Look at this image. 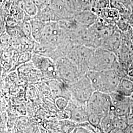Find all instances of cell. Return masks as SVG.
<instances>
[{"label": "cell", "mask_w": 133, "mask_h": 133, "mask_svg": "<svg viewBox=\"0 0 133 133\" xmlns=\"http://www.w3.org/2000/svg\"><path fill=\"white\" fill-rule=\"evenodd\" d=\"M117 60V57L114 53L101 47L97 48L91 58L89 71H102L111 70Z\"/></svg>", "instance_id": "obj_1"}, {"label": "cell", "mask_w": 133, "mask_h": 133, "mask_svg": "<svg viewBox=\"0 0 133 133\" xmlns=\"http://www.w3.org/2000/svg\"><path fill=\"white\" fill-rule=\"evenodd\" d=\"M55 63L59 78L66 84L77 81L85 75L78 66L66 56L59 58Z\"/></svg>", "instance_id": "obj_2"}, {"label": "cell", "mask_w": 133, "mask_h": 133, "mask_svg": "<svg viewBox=\"0 0 133 133\" xmlns=\"http://www.w3.org/2000/svg\"><path fill=\"white\" fill-rule=\"evenodd\" d=\"M71 99L86 104L95 91L86 74L72 83L67 84Z\"/></svg>", "instance_id": "obj_3"}, {"label": "cell", "mask_w": 133, "mask_h": 133, "mask_svg": "<svg viewBox=\"0 0 133 133\" xmlns=\"http://www.w3.org/2000/svg\"><path fill=\"white\" fill-rule=\"evenodd\" d=\"M95 49L73 43L66 54V57L74 62L86 75L89 71V64Z\"/></svg>", "instance_id": "obj_4"}, {"label": "cell", "mask_w": 133, "mask_h": 133, "mask_svg": "<svg viewBox=\"0 0 133 133\" xmlns=\"http://www.w3.org/2000/svg\"><path fill=\"white\" fill-rule=\"evenodd\" d=\"M88 113L98 115L103 118L110 114L111 100L109 94L94 91L86 103Z\"/></svg>", "instance_id": "obj_5"}, {"label": "cell", "mask_w": 133, "mask_h": 133, "mask_svg": "<svg viewBox=\"0 0 133 133\" xmlns=\"http://www.w3.org/2000/svg\"><path fill=\"white\" fill-rule=\"evenodd\" d=\"M31 61L42 74L43 80L59 78L55 63L51 58L33 53Z\"/></svg>", "instance_id": "obj_6"}, {"label": "cell", "mask_w": 133, "mask_h": 133, "mask_svg": "<svg viewBox=\"0 0 133 133\" xmlns=\"http://www.w3.org/2000/svg\"><path fill=\"white\" fill-rule=\"evenodd\" d=\"M111 100L110 112L117 116H127L131 112L130 97L114 92L109 94Z\"/></svg>", "instance_id": "obj_7"}, {"label": "cell", "mask_w": 133, "mask_h": 133, "mask_svg": "<svg viewBox=\"0 0 133 133\" xmlns=\"http://www.w3.org/2000/svg\"><path fill=\"white\" fill-rule=\"evenodd\" d=\"M66 109L70 112V120L71 122L78 124L87 121L89 113L86 104L81 103L71 99Z\"/></svg>", "instance_id": "obj_8"}, {"label": "cell", "mask_w": 133, "mask_h": 133, "mask_svg": "<svg viewBox=\"0 0 133 133\" xmlns=\"http://www.w3.org/2000/svg\"><path fill=\"white\" fill-rule=\"evenodd\" d=\"M121 78L113 70L101 71L100 92L110 94L116 90Z\"/></svg>", "instance_id": "obj_9"}, {"label": "cell", "mask_w": 133, "mask_h": 133, "mask_svg": "<svg viewBox=\"0 0 133 133\" xmlns=\"http://www.w3.org/2000/svg\"><path fill=\"white\" fill-rule=\"evenodd\" d=\"M122 33L116 27L114 32L102 43L100 47L117 55L122 43Z\"/></svg>", "instance_id": "obj_10"}, {"label": "cell", "mask_w": 133, "mask_h": 133, "mask_svg": "<svg viewBox=\"0 0 133 133\" xmlns=\"http://www.w3.org/2000/svg\"><path fill=\"white\" fill-rule=\"evenodd\" d=\"M98 16L92 10H81L75 14L74 19L80 26L89 27L95 23Z\"/></svg>", "instance_id": "obj_11"}, {"label": "cell", "mask_w": 133, "mask_h": 133, "mask_svg": "<svg viewBox=\"0 0 133 133\" xmlns=\"http://www.w3.org/2000/svg\"><path fill=\"white\" fill-rule=\"evenodd\" d=\"M95 13L98 18L109 24L115 25L120 17L119 11L110 6L97 10Z\"/></svg>", "instance_id": "obj_12"}, {"label": "cell", "mask_w": 133, "mask_h": 133, "mask_svg": "<svg viewBox=\"0 0 133 133\" xmlns=\"http://www.w3.org/2000/svg\"><path fill=\"white\" fill-rule=\"evenodd\" d=\"M34 17L44 23L51 21H58L55 12L49 5L38 10L37 14Z\"/></svg>", "instance_id": "obj_13"}, {"label": "cell", "mask_w": 133, "mask_h": 133, "mask_svg": "<svg viewBox=\"0 0 133 133\" xmlns=\"http://www.w3.org/2000/svg\"><path fill=\"white\" fill-rule=\"evenodd\" d=\"M31 33L34 40L37 43L41 41L43 31L46 23L42 22L34 17H32L31 20Z\"/></svg>", "instance_id": "obj_14"}, {"label": "cell", "mask_w": 133, "mask_h": 133, "mask_svg": "<svg viewBox=\"0 0 133 133\" xmlns=\"http://www.w3.org/2000/svg\"><path fill=\"white\" fill-rule=\"evenodd\" d=\"M115 92L126 97H130L133 94V81L126 76L121 78Z\"/></svg>", "instance_id": "obj_15"}, {"label": "cell", "mask_w": 133, "mask_h": 133, "mask_svg": "<svg viewBox=\"0 0 133 133\" xmlns=\"http://www.w3.org/2000/svg\"><path fill=\"white\" fill-rule=\"evenodd\" d=\"M112 117L113 114L111 112L103 117L100 124V128L102 133H110L114 129Z\"/></svg>", "instance_id": "obj_16"}, {"label": "cell", "mask_w": 133, "mask_h": 133, "mask_svg": "<svg viewBox=\"0 0 133 133\" xmlns=\"http://www.w3.org/2000/svg\"><path fill=\"white\" fill-rule=\"evenodd\" d=\"M32 17L25 14L24 18L19 22V25L24 33L25 36L27 38L34 41L32 36L31 20Z\"/></svg>", "instance_id": "obj_17"}, {"label": "cell", "mask_w": 133, "mask_h": 133, "mask_svg": "<svg viewBox=\"0 0 133 133\" xmlns=\"http://www.w3.org/2000/svg\"><path fill=\"white\" fill-rule=\"evenodd\" d=\"M23 10L25 13L31 17L37 14L38 9L34 0H23Z\"/></svg>", "instance_id": "obj_18"}, {"label": "cell", "mask_w": 133, "mask_h": 133, "mask_svg": "<svg viewBox=\"0 0 133 133\" xmlns=\"http://www.w3.org/2000/svg\"><path fill=\"white\" fill-rule=\"evenodd\" d=\"M130 15H120V17L119 20L115 23L116 26L122 33L128 32L129 30L131 28L129 24Z\"/></svg>", "instance_id": "obj_19"}, {"label": "cell", "mask_w": 133, "mask_h": 133, "mask_svg": "<svg viewBox=\"0 0 133 133\" xmlns=\"http://www.w3.org/2000/svg\"><path fill=\"white\" fill-rule=\"evenodd\" d=\"M112 121L114 128L121 129L123 130V132L124 130L128 126L126 116H117L113 114Z\"/></svg>", "instance_id": "obj_20"}, {"label": "cell", "mask_w": 133, "mask_h": 133, "mask_svg": "<svg viewBox=\"0 0 133 133\" xmlns=\"http://www.w3.org/2000/svg\"><path fill=\"white\" fill-rule=\"evenodd\" d=\"M6 33L12 38H20L25 37L19 24L14 27H6Z\"/></svg>", "instance_id": "obj_21"}, {"label": "cell", "mask_w": 133, "mask_h": 133, "mask_svg": "<svg viewBox=\"0 0 133 133\" xmlns=\"http://www.w3.org/2000/svg\"><path fill=\"white\" fill-rule=\"evenodd\" d=\"M12 38L6 32L0 38V51L11 49Z\"/></svg>", "instance_id": "obj_22"}, {"label": "cell", "mask_w": 133, "mask_h": 133, "mask_svg": "<svg viewBox=\"0 0 133 133\" xmlns=\"http://www.w3.org/2000/svg\"><path fill=\"white\" fill-rule=\"evenodd\" d=\"M33 52L26 51L19 53V57L17 63V67L31 61Z\"/></svg>", "instance_id": "obj_23"}, {"label": "cell", "mask_w": 133, "mask_h": 133, "mask_svg": "<svg viewBox=\"0 0 133 133\" xmlns=\"http://www.w3.org/2000/svg\"><path fill=\"white\" fill-rule=\"evenodd\" d=\"M81 10H92L95 5V0H76Z\"/></svg>", "instance_id": "obj_24"}, {"label": "cell", "mask_w": 133, "mask_h": 133, "mask_svg": "<svg viewBox=\"0 0 133 133\" xmlns=\"http://www.w3.org/2000/svg\"><path fill=\"white\" fill-rule=\"evenodd\" d=\"M112 70H113L116 75L121 78L127 76V71L119 63L118 59L115 62Z\"/></svg>", "instance_id": "obj_25"}, {"label": "cell", "mask_w": 133, "mask_h": 133, "mask_svg": "<svg viewBox=\"0 0 133 133\" xmlns=\"http://www.w3.org/2000/svg\"><path fill=\"white\" fill-rule=\"evenodd\" d=\"M102 118V117H101V116L98 115H96L92 113H89L87 121L89 122L94 127H95V128L100 129V122Z\"/></svg>", "instance_id": "obj_26"}, {"label": "cell", "mask_w": 133, "mask_h": 133, "mask_svg": "<svg viewBox=\"0 0 133 133\" xmlns=\"http://www.w3.org/2000/svg\"><path fill=\"white\" fill-rule=\"evenodd\" d=\"M69 100L63 97H58L55 99V105L60 110H64L66 109Z\"/></svg>", "instance_id": "obj_27"}, {"label": "cell", "mask_w": 133, "mask_h": 133, "mask_svg": "<svg viewBox=\"0 0 133 133\" xmlns=\"http://www.w3.org/2000/svg\"><path fill=\"white\" fill-rule=\"evenodd\" d=\"M110 6V0H95V5L92 10L95 12L99 10Z\"/></svg>", "instance_id": "obj_28"}, {"label": "cell", "mask_w": 133, "mask_h": 133, "mask_svg": "<svg viewBox=\"0 0 133 133\" xmlns=\"http://www.w3.org/2000/svg\"><path fill=\"white\" fill-rule=\"evenodd\" d=\"M6 32V22L2 9H0V38Z\"/></svg>", "instance_id": "obj_29"}, {"label": "cell", "mask_w": 133, "mask_h": 133, "mask_svg": "<svg viewBox=\"0 0 133 133\" xmlns=\"http://www.w3.org/2000/svg\"><path fill=\"white\" fill-rule=\"evenodd\" d=\"M122 3L126 5L127 7L132 9L133 6V1L132 0H118Z\"/></svg>", "instance_id": "obj_30"}, {"label": "cell", "mask_w": 133, "mask_h": 133, "mask_svg": "<svg viewBox=\"0 0 133 133\" xmlns=\"http://www.w3.org/2000/svg\"><path fill=\"white\" fill-rule=\"evenodd\" d=\"M127 122L128 125H133V113L131 112L126 116Z\"/></svg>", "instance_id": "obj_31"}, {"label": "cell", "mask_w": 133, "mask_h": 133, "mask_svg": "<svg viewBox=\"0 0 133 133\" xmlns=\"http://www.w3.org/2000/svg\"><path fill=\"white\" fill-rule=\"evenodd\" d=\"M124 133H133V125H128L124 130Z\"/></svg>", "instance_id": "obj_32"}, {"label": "cell", "mask_w": 133, "mask_h": 133, "mask_svg": "<svg viewBox=\"0 0 133 133\" xmlns=\"http://www.w3.org/2000/svg\"><path fill=\"white\" fill-rule=\"evenodd\" d=\"M129 24L131 27L133 29V6L132 8L131 14L129 17Z\"/></svg>", "instance_id": "obj_33"}, {"label": "cell", "mask_w": 133, "mask_h": 133, "mask_svg": "<svg viewBox=\"0 0 133 133\" xmlns=\"http://www.w3.org/2000/svg\"><path fill=\"white\" fill-rule=\"evenodd\" d=\"M128 33L129 34V36H130V38H131V41H132V42L133 43V29L131 28L129 30V31H128Z\"/></svg>", "instance_id": "obj_34"}, {"label": "cell", "mask_w": 133, "mask_h": 133, "mask_svg": "<svg viewBox=\"0 0 133 133\" xmlns=\"http://www.w3.org/2000/svg\"><path fill=\"white\" fill-rule=\"evenodd\" d=\"M132 81H133V80H132Z\"/></svg>", "instance_id": "obj_35"}]
</instances>
